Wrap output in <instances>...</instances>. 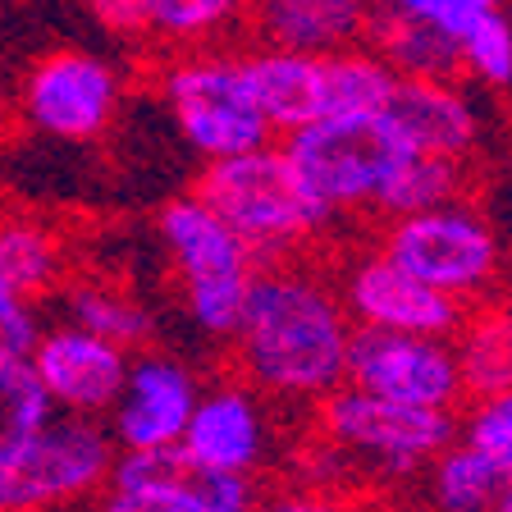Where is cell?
<instances>
[{
  "mask_svg": "<svg viewBox=\"0 0 512 512\" xmlns=\"http://www.w3.org/2000/svg\"><path fill=\"white\" fill-rule=\"evenodd\" d=\"M151 83L165 101V115H170L179 142L202 165L275 142V128L266 124L252 87H247L243 51H229L224 42L165 51Z\"/></svg>",
  "mask_w": 512,
  "mask_h": 512,
  "instance_id": "52a82bcc",
  "label": "cell"
},
{
  "mask_svg": "<svg viewBox=\"0 0 512 512\" xmlns=\"http://www.w3.org/2000/svg\"><path fill=\"white\" fill-rule=\"evenodd\" d=\"M42 307L32 298H19L10 288H0V362H28L32 343L42 334Z\"/></svg>",
  "mask_w": 512,
  "mask_h": 512,
  "instance_id": "1f68e13d",
  "label": "cell"
},
{
  "mask_svg": "<svg viewBox=\"0 0 512 512\" xmlns=\"http://www.w3.org/2000/svg\"><path fill=\"white\" fill-rule=\"evenodd\" d=\"M334 288H339L357 330L453 339V330L462 325V311H467L448 293H439L426 279H416L412 270H403L380 247H362V252L343 256L339 270H334Z\"/></svg>",
  "mask_w": 512,
  "mask_h": 512,
  "instance_id": "8fae6325",
  "label": "cell"
},
{
  "mask_svg": "<svg viewBox=\"0 0 512 512\" xmlns=\"http://www.w3.org/2000/svg\"><path fill=\"white\" fill-rule=\"evenodd\" d=\"M453 357L462 371L467 398H485L512 389V302L485 298L462 311V325L453 330Z\"/></svg>",
  "mask_w": 512,
  "mask_h": 512,
  "instance_id": "44dd1931",
  "label": "cell"
},
{
  "mask_svg": "<svg viewBox=\"0 0 512 512\" xmlns=\"http://www.w3.org/2000/svg\"><path fill=\"white\" fill-rule=\"evenodd\" d=\"M398 87V74L371 46L325 55V115H375L389 106Z\"/></svg>",
  "mask_w": 512,
  "mask_h": 512,
  "instance_id": "d4e9b609",
  "label": "cell"
},
{
  "mask_svg": "<svg viewBox=\"0 0 512 512\" xmlns=\"http://www.w3.org/2000/svg\"><path fill=\"white\" fill-rule=\"evenodd\" d=\"M243 74L275 138L325 115V55L252 46L243 51Z\"/></svg>",
  "mask_w": 512,
  "mask_h": 512,
  "instance_id": "e0dca14e",
  "label": "cell"
},
{
  "mask_svg": "<svg viewBox=\"0 0 512 512\" xmlns=\"http://www.w3.org/2000/svg\"><path fill=\"white\" fill-rule=\"evenodd\" d=\"M60 311L64 320H74L83 330L101 334V339L119 343V348L138 352L156 339L160 320L147 298H138L133 288L115 284V279H69L60 284Z\"/></svg>",
  "mask_w": 512,
  "mask_h": 512,
  "instance_id": "ffe728a7",
  "label": "cell"
},
{
  "mask_svg": "<svg viewBox=\"0 0 512 512\" xmlns=\"http://www.w3.org/2000/svg\"><path fill=\"white\" fill-rule=\"evenodd\" d=\"M375 247L462 307L499 298L508 284V243H503L499 224L471 202V192L426 206V211L380 220Z\"/></svg>",
  "mask_w": 512,
  "mask_h": 512,
  "instance_id": "8992f818",
  "label": "cell"
},
{
  "mask_svg": "<svg viewBox=\"0 0 512 512\" xmlns=\"http://www.w3.org/2000/svg\"><path fill=\"white\" fill-rule=\"evenodd\" d=\"M188 471H238V476H266L284 458V430H279V403L243 375L202 380V394L192 403L188 430L179 448Z\"/></svg>",
  "mask_w": 512,
  "mask_h": 512,
  "instance_id": "9c48e42d",
  "label": "cell"
},
{
  "mask_svg": "<svg viewBox=\"0 0 512 512\" xmlns=\"http://www.w3.org/2000/svg\"><path fill=\"white\" fill-rule=\"evenodd\" d=\"M311 430H316L311 458L320 471L316 485L357 480V490L362 485L407 490L439 448L458 439V412L394 403L343 380L339 389L311 403Z\"/></svg>",
  "mask_w": 512,
  "mask_h": 512,
  "instance_id": "7a4b0ae2",
  "label": "cell"
},
{
  "mask_svg": "<svg viewBox=\"0 0 512 512\" xmlns=\"http://www.w3.org/2000/svg\"><path fill=\"white\" fill-rule=\"evenodd\" d=\"M503 471L467 439H453L421 467V476L407 485L416 512H494L503 494Z\"/></svg>",
  "mask_w": 512,
  "mask_h": 512,
  "instance_id": "d6986e66",
  "label": "cell"
},
{
  "mask_svg": "<svg viewBox=\"0 0 512 512\" xmlns=\"http://www.w3.org/2000/svg\"><path fill=\"white\" fill-rule=\"evenodd\" d=\"M96 512H206L179 453H115Z\"/></svg>",
  "mask_w": 512,
  "mask_h": 512,
  "instance_id": "ac0fdd59",
  "label": "cell"
},
{
  "mask_svg": "<svg viewBox=\"0 0 512 512\" xmlns=\"http://www.w3.org/2000/svg\"><path fill=\"white\" fill-rule=\"evenodd\" d=\"M279 151L293 165L302 192L330 224L380 220V202L394 174L416 156L384 110L375 115H320L279 133Z\"/></svg>",
  "mask_w": 512,
  "mask_h": 512,
  "instance_id": "3957f363",
  "label": "cell"
},
{
  "mask_svg": "<svg viewBox=\"0 0 512 512\" xmlns=\"http://www.w3.org/2000/svg\"><path fill=\"white\" fill-rule=\"evenodd\" d=\"M458 74L476 92L512 87V19L508 10H490L458 37Z\"/></svg>",
  "mask_w": 512,
  "mask_h": 512,
  "instance_id": "4316f807",
  "label": "cell"
},
{
  "mask_svg": "<svg viewBox=\"0 0 512 512\" xmlns=\"http://www.w3.org/2000/svg\"><path fill=\"white\" fill-rule=\"evenodd\" d=\"M147 10V46L188 51L220 46L247 23V0H142Z\"/></svg>",
  "mask_w": 512,
  "mask_h": 512,
  "instance_id": "603a6c76",
  "label": "cell"
},
{
  "mask_svg": "<svg viewBox=\"0 0 512 512\" xmlns=\"http://www.w3.org/2000/svg\"><path fill=\"white\" fill-rule=\"evenodd\" d=\"M375 10L426 23V28H439L458 42L476 19H485L490 10H503V0H375Z\"/></svg>",
  "mask_w": 512,
  "mask_h": 512,
  "instance_id": "f546056e",
  "label": "cell"
},
{
  "mask_svg": "<svg viewBox=\"0 0 512 512\" xmlns=\"http://www.w3.org/2000/svg\"><path fill=\"white\" fill-rule=\"evenodd\" d=\"M83 10L115 42L147 46V10H142V0H83Z\"/></svg>",
  "mask_w": 512,
  "mask_h": 512,
  "instance_id": "836d02e7",
  "label": "cell"
},
{
  "mask_svg": "<svg viewBox=\"0 0 512 512\" xmlns=\"http://www.w3.org/2000/svg\"><path fill=\"white\" fill-rule=\"evenodd\" d=\"M247 512H375L362 490L339 485H293V490H261V499Z\"/></svg>",
  "mask_w": 512,
  "mask_h": 512,
  "instance_id": "4dcf8cb0",
  "label": "cell"
},
{
  "mask_svg": "<svg viewBox=\"0 0 512 512\" xmlns=\"http://www.w3.org/2000/svg\"><path fill=\"white\" fill-rule=\"evenodd\" d=\"M202 394V371L179 352L138 348L128 357V375L115 407L106 412V430L119 453H174L188 430L192 403Z\"/></svg>",
  "mask_w": 512,
  "mask_h": 512,
  "instance_id": "7c38bea8",
  "label": "cell"
},
{
  "mask_svg": "<svg viewBox=\"0 0 512 512\" xmlns=\"http://www.w3.org/2000/svg\"><path fill=\"white\" fill-rule=\"evenodd\" d=\"M156 238L170 256V279L179 293V307L188 325L206 343L234 339L238 316H243L247 288H252L256 261L252 247L197 197L183 192L156 211Z\"/></svg>",
  "mask_w": 512,
  "mask_h": 512,
  "instance_id": "5b68a950",
  "label": "cell"
},
{
  "mask_svg": "<svg viewBox=\"0 0 512 512\" xmlns=\"http://www.w3.org/2000/svg\"><path fill=\"white\" fill-rule=\"evenodd\" d=\"M348 384L394 403L435 407V412H458L467 403L453 343L430 334L357 330L348 352Z\"/></svg>",
  "mask_w": 512,
  "mask_h": 512,
  "instance_id": "4fadbf2b",
  "label": "cell"
},
{
  "mask_svg": "<svg viewBox=\"0 0 512 512\" xmlns=\"http://www.w3.org/2000/svg\"><path fill=\"white\" fill-rule=\"evenodd\" d=\"M494 512H512V476L503 480V494H499V508Z\"/></svg>",
  "mask_w": 512,
  "mask_h": 512,
  "instance_id": "e575fe53",
  "label": "cell"
},
{
  "mask_svg": "<svg viewBox=\"0 0 512 512\" xmlns=\"http://www.w3.org/2000/svg\"><path fill=\"white\" fill-rule=\"evenodd\" d=\"M128 101V74L96 51H46L23 78V119L55 142H96Z\"/></svg>",
  "mask_w": 512,
  "mask_h": 512,
  "instance_id": "30bf717a",
  "label": "cell"
},
{
  "mask_svg": "<svg viewBox=\"0 0 512 512\" xmlns=\"http://www.w3.org/2000/svg\"><path fill=\"white\" fill-rule=\"evenodd\" d=\"M458 439H467L503 476H512V389L467 398L458 407Z\"/></svg>",
  "mask_w": 512,
  "mask_h": 512,
  "instance_id": "f1b7e54d",
  "label": "cell"
},
{
  "mask_svg": "<svg viewBox=\"0 0 512 512\" xmlns=\"http://www.w3.org/2000/svg\"><path fill=\"white\" fill-rule=\"evenodd\" d=\"M188 476L206 512H247L261 499V476H238V471H188Z\"/></svg>",
  "mask_w": 512,
  "mask_h": 512,
  "instance_id": "d6a6232c",
  "label": "cell"
},
{
  "mask_svg": "<svg viewBox=\"0 0 512 512\" xmlns=\"http://www.w3.org/2000/svg\"><path fill=\"white\" fill-rule=\"evenodd\" d=\"M51 398L28 362H0V462H10L51 421Z\"/></svg>",
  "mask_w": 512,
  "mask_h": 512,
  "instance_id": "83f0119b",
  "label": "cell"
},
{
  "mask_svg": "<svg viewBox=\"0 0 512 512\" xmlns=\"http://www.w3.org/2000/svg\"><path fill=\"white\" fill-rule=\"evenodd\" d=\"M128 357H133L128 348L60 316L55 325H42V334L28 352V366L55 412L106 421V412L115 407L119 389H124Z\"/></svg>",
  "mask_w": 512,
  "mask_h": 512,
  "instance_id": "5bb4252c",
  "label": "cell"
},
{
  "mask_svg": "<svg viewBox=\"0 0 512 512\" xmlns=\"http://www.w3.org/2000/svg\"><path fill=\"white\" fill-rule=\"evenodd\" d=\"M192 192L252 247L261 266L266 261H288V256H307V247H316L330 234V220L302 192L279 142L238 151V156L224 160H206Z\"/></svg>",
  "mask_w": 512,
  "mask_h": 512,
  "instance_id": "277c9868",
  "label": "cell"
},
{
  "mask_svg": "<svg viewBox=\"0 0 512 512\" xmlns=\"http://www.w3.org/2000/svg\"><path fill=\"white\" fill-rule=\"evenodd\" d=\"M375 0H247L243 28L256 46L334 55L371 37Z\"/></svg>",
  "mask_w": 512,
  "mask_h": 512,
  "instance_id": "2e32d148",
  "label": "cell"
},
{
  "mask_svg": "<svg viewBox=\"0 0 512 512\" xmlns=\"http://www.w3.org/2000/svg\"><path fill=\"white\" fill-rule=\"evenodd\" d=\"M384 115L398 124L407 147L421 156H448L476 165L485 147V106L462 78H398Z\"/></svg>",
  "mask_w": 512,
  "mask_h": 512,
  "instance_id": "9a60e30c",
  "label": "cell"
},
{
  "mask_svg": "<svg viewBox=\"0 0 512 512\" xmlns=\"http://www.w3.org/2000/svg\"><path fill=\"white\" fill-rule=\"evenodd\" d=\"M64 270V238L51 224L32 215H0V288L42 302L64 284Z\"/></svg>",
  "mask_w": 512,
  "mask_h": 512,
  "instance_id": "7402d4cb",
  "label": "cell"
},
{
  "mask_svg": "<svg viewBox=\"0 0 512 512\" xmlns=\"http://www.w3.org/2000/svg\"><path fill=\"white\" fill-rule=\"evenodd\" d=\"M115 453L106 421L51 412L10 462H0V512H55L96 499L115 471Z\"/></svg>",
  "mask_w": 512,
  "mask_h": 512,
  "instance_id": "ba28073f",
  "label": "cell"
},
{
  "mask_svg": "<svg viewBox=\"0 0 512 512\" xmlns=\"http://www.w3.org/2000/svg\"><path fill=\"white\" fill-rule=\"evenodd\" d=\"M352 325L339 288L307 256L256 266L229 339L234 375L279 407H311L348 380Z\"/></svg>",
  "mask_w": 512,
  "mask_h": 512,
  "instance_id": "6da1fadb",
  "label": "cell"
},
{
  "mask_svg": "<svg viewBox=\"0 0 512 512\" xmlns=\"http://www.w3.org/2000/svg\"><path fill=\"white\" fill-rule=\"evenodd\" d=\"M366 46H371L398 78H462L458 74V42L439 28H426V23L375 10Z\"/></svg>",
  "mask_w": 512,
  "mask_h": 512,
  "instance_id": "cb8c5ba5",
  "label": "cell"
},
{
  "mask_svg": "<svg viewBox=\"0 0 512 512\" xmlns=\"http://www.w3.org/2000/svg\"><path fill=\"white\" fill-rule=\"evenodd\" d=\"M462 192H471V165L467 160L421 156V151H416L403 170L394 174L389 192H384L380 220H389V215H407V211H426V206H439V202H453V197H462Z\"/></svg>",
  "mask_w": 512,
  "mask_h": 512,
  "instance_id": "484cf974",
  "label": "cell"
},
{
  "mask_svg": "<svg viewBox=\"0 0 512 512\" xmlns=\"http://www.w3.org/2000/svg\"><path fill=\"white\" fill-rule=\"evenodd\" d=\"M508 284H512V256H508Z\"/></svg>",
  "mask_w": 512,
  "mask_h": 512,
  "instance_id": "d590c367",
  "label": "cell"
}]
</instances>
